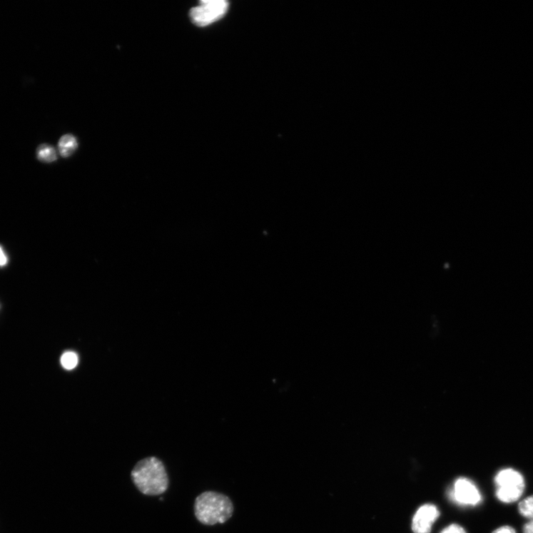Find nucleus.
<instances>
[{
    "mask_svg": "<svg viewBox=\"0 0 533 533\" xmlns=\"http://www.w3.org/2000/svg\"><path fill=\"white\" fill-rule=\"evenodd\" d=\"M519 511L523 517L533 520V495L524 499L519 503Z\"/></svg>",
    "mask_w": 533,
    "mask_h": 533,
    "instance_id": "nucleus-9",
    "label": "nucleus"
},
{
    "mask_svg": "<svg viewBox=\"0 0 533 533\" xmlns=\"http://www.w3.org/2000/svg\"><path fill=\"white\" fill-rule=\"evenodd\" d=\"M61 362L66 370H73L78 365V355L74 352L67 351L63 354Z\"/></svg>",
    "mask_w": 533,
    "mask_h": 533,
    "instance_id": "nucleus-10",
    "label": "nucleus"
},
{
    "mask_svg": "<svg viewBox=\"0 0 533 533\" xmlns=\"http://www.w3.org/2000/svg\"><path fill=\"white\" fill-rule=\"evenodd\" d=\"M78 146L76 138L71 134H67L61 137L59 142V151L61 155L67 158L71 156Z\"/></svg>",
    "mask_w": 533,
    "mask_h": 533,
    "instance_id": "nucleus-7",
    "label": "nucleus"
},
{
    "mask_svg": "<svg viewBox=\"0 0 533 533\" xmlns=\"http://www.w3.org/2000/svg\"><path fill=\"white\" fill-rule=\"evenodd\" d=\"M234 507L223 493L207 491L196 499L194 512L197 520L207 526L224 524L233 516Z\"/></svg>",
    "mask_w": 533,
    "mask_h": 533,
    "instance_id": "nucleus-2",
    "label": "nucleus"
},
{
    "mask_svg": "<svg viewBox=\"0 0 533 533\" xmlns=\"http://www.w3.org/2000/svg\"><path fill=\"white\" fill-rule=\"evenodd\" d=\"M131 477L138 489L147 496H160L168 487L166 467L155 457L138 462L131 472Z\"/></svg>",
    "mask_w": 533,
    "mask_h": 533,
    "instance_id": "nucleus-1",
    "label": "nucleus"
},
{
    "mask_svg": "<svg viewBox=\"0 0 533 533\" xmlns=\"http://www.w3.org/2000/svg\"><path fill=\"white\" fill-rule=\"evenodd\" d=\"M497 498L502 503L512 504L519 501L525 490L522 474L512 468L499 470L495 478Z\"/></svg>",
    "mask_w": 533,
    "mask_h": 533,
    "instance_id": "nucleus-3",
    "label": "nucleus"
},
{
    "mask_svg": "<svg viewBox=\"0 0 533 533\" xmlns=\"http://www.w3.org/2000/svg\"><path fill=\"white\" fill-rule=\"evenodd\" d=\"M450 500L463 507H476L482 503V496L477 486L469 479L461 477L448 491Z\"/></svg>",
    "mask_w": 533,
    "mask_h": 533,
    "instance_id": "nucleus-5",
    "label": "nucleus"
},
{
    "mask_svg": "<svg viewBox=\"0 0 533 533\" xmlns=\"http://www.w3.org/2000/svg\"><path fill=\"white\" fill-rule=\"evenodd\" d=\"M440 533H467L465 529L460 525L453 524L445 527Z\"/></svg>",
    "mask_w": 533,
    "mask_h": 533,
    "instance_id": "nucleus-11",
    "label": "nucleus"
},
{
    "mask_svg": "<svg viewBox=\"0 0 533 533\" xmlns=\"http://www.w3.org/2000/svg\"><path fill=\"white\" fill-rule=\"evenodd\" d=\"M36 156L39 161L46 163H53L57 159L56 151L47 144H43L38 147Z\"/></svg>",
    "mask_w": 533,
    "mask_h": 533,
    "instance_id": "nucleus-8",
    "label": "nucleus"
},
{
    "mask_svg": "<svg viewBox=\"0 0 533 533\" xmlns=\"http://www.w3.org/2000/svg\"><path fill=\"white\" fill-rule=\"evenodd\" d=\"M7 258L1 247H0V266H5L7 264Z\"/></svg>",
    "mask_w": 533,
    "mask_h": 533,
    "instance_id": "nucleus-14",
    "label": "nucleus"
},
{
    "mask_svg": "<svg viewBox=\"0 0 533 533\" xmlns=\"http://www.w3.org/2000/svg\"><path fill=\"white\" fill-rule=\"evenodd\" d=\"M492 533H517L516 529L514 528H512L509 526H503L498 529H497L495 531H493Z\"/></svg>",
    "mask_w": 533,
    "mask_h": 533,
    "instance_id": "nucleus-12",
    "label": "nucleus"
},
{
    "mask_svg": "<svg viewBox=\"0 0 533 533\" xmlns=\"http://www.w3.org/2000/svg\"><path fill=\"white\" fill-rule=\"evenodd\" d=\"M440 512L436 505L426 504L417 511L412 521L414 533H430L432 524L439 519Z\"/></svg>",
    "mask_w": 533,
    "mask_h": 533,
    "instance_id": "nucleus-6",
    "label": "nucleus"
},
{
    "mask_svg": "<svg viewBox=\"0 0 533 533\" xmlns=\"http://www.w3.org/2000/svg\"><path fill=\"white\" fill-rule=\"evenodd\" d=\"M229 4L225 0H203L190 11L191 21L205 27L220 21L227 13Z\"/></svg>",
    "mask_w": 533,
    "mask_h": 533,
    "instance_id": "nucleus-4",
    "label": "nucleus"
},
{
    "mask_svg": "<svg viewBox=\"0 0 533 533\" xmlns=\"http://www.w3.org/2000/svg\"><path fill=\"white\" fill-rule=\"evenodd\" d=\"M524 533H533V520H529L523 527Z\"/></svg>",
    "mask_w": 533,
    "mask_h": 533,
    "instance_id": "nucleus-13",
    "label": "nucleus"
}]
</instances>
